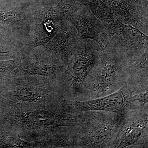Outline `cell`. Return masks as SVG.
<instances>
[{"mask_svg": "<svg viewBox=\"0 0 148 148\" xmlns=\"http://www.w3.org/2000/svg\"><path fill=\"white\" fill-rule=\"evenodd\" d=\"M145 106L131 109L125 113L110 148L147 147L148 108H144Z\"/></svg>", "mask_w": 148, "mask_h": 148, "instance_id": "obj_5", "label": "cell"}, {"mask_svg": "<svg viewBox=\"0 0 148 148\" xmlns=\"http://www.w3.org/2000/svg\"><path fill=\"white\" fill-rule=\"evenodd\" d=\"M134 91L127 81L118 90L103 97L85 101H66L78 112L102 111L124 115L130 110L140 107L132 100Z\"/></svg>", "mask_w": 148, "mask_h": 148, "instance_id": "obj_6", "label": "cell"}, {"mask_svg": "<svg viewBox=\"0 0 148 148\" xmlns=\"http://www.w3.org/2000/svg\"><path fill=\"white\" fill-rule=\"evenodd\" d=\"M127 63L115 50L101 49L98 61L87 77L78 101L100 98L119 89L128 80Z\"/></svg>", "mask_w": 148, "mask_h": 148, "instance_id": "obj_1", "label": "cell"}, {"mask_svg": "<svg viewBox=\"0 0 148 148\" xmlns=\"http://www.w3.org/2000/svg\"><path fill=\"white\" fill-rule=\"evenodd\" d=\"M78 32L69 20H63L57 33L44 45L51 54L67 66L81 39Z\"/></svg>", "mask_w": 148, "mask_h": 148, "instance_id": "obj_11", "label": "cell"}, {"mask_svg": "<svg viewBox=\"0 0 148 148\" xmlns=\"http://www.w3.org/2000/svg\"><path fill=\"white\" fill-rule=\"evenodd\" d=\"M135 91L132 94V99L134 102H138L140 105L142 106H145L148 103V89L145 92Z\"/></svg>", "mask_w": 148, "mask_h": 148, "instance_id": "obj_13", "label": "cell"}, {"mask_svg": "<svg viewBox=\"0 0 148 148\" xmlns=\"http://www.w3.org/2000/svg\"><path fill=\"white\" fill-rule=\"evenodd\" d=\"M77 29L81 38L93 40L101 49H111L110 38L103 23L82 5L69 20Z\"/></svg>", "mask_w": 148, "mask_h": 148, "instance_id": "obj_10", "label": "cell"}, {"mask_svg": "<svg viewBox=\"0 0 148 148\" xmlns=\"http://www.w3.org/2000/svg\"><path fill=\"white\" fill-rule=\"evenodd\" d=\"M101 49L93 40L81 39L56 82V90L62 98L79 100L87 77L98 61Z\"/></svg>", "mask_w": 148, "mask_h": 148, "instance_id": "obj_2", "label": "cell"}, {"mask_svg": "<svg viewBox=\"0 0 148 148\" xmlns=\"http://www.w3.org/2000/svg\"><path fill=\"white\" fill-rule=\"evenodd\" d=\"M13 83V103L27 104L45 103L53 99L50 95L56 92L50 83L53 80L35 75H21L12 77ZM56 90V89H55Z\"/></svg>", "mask_w": 148, "mask_h": 148, "instance_id": "obj_7", "label": "cell"}, {"mask_svg": "<svg viewBox=\"0 0 148 148\" xmlns=\"http://www.w3.org/2000/svg\"><path fill=\"white\" fill-rule=\"evenodd\" d=\"M87 8L97 18L103 23L110 36L116 27V23L112 10L103 0H77Z\"/></svg>", "mask_w": 148, "mask_h": 148, "instance_id": "obj_12", "label": "cell"}, {"mask_svg": "<svg viewBox=\"0 0 148 148\" xmlns=\"http://www.w3.org/2000/svg\"><path fill=\"white\" fill-rule=\"evenodd\" d=\"M124 118L115 113L89 111L88 118L80 128L77 147L110 148Z\"/></svg>", "mask_w": 148, "mask_h": 148, "instance_id": "obj_3", "label": "cell"}, {"mask_svg": "<svg viewBox=\"0 0 148 148\" xmlns=\"http://www.w3.org/2000/svg\"><path fill=\"white\" fill-rule=\"evenodd\" d=\"M114 17L116 27L110 36L111 49L127 61L147 51L148 35L131 25L121 23L114 14Z\"/></svg>", "mask_w": 148, "mask_h": 148, "instance_id": "obj_8", "label": "cell"}, {"mask_svg": "<svg viewBox=\"0 0 148 148\" xmlns=\"http://www.w3.org/2000/svg\"><path fill=\"white\" fill-rule=\"evenodd\" d=\"M123 24L148 35V0H103Z\"/></svg>", "mask_w": 148, "mask_h": 148, "instance_id": "obj_9", "label": "cell"}, {"mask_svg": "<svg viewBox=\"0 0 148 148\" xmlns=\"http://www.w3.org/2000/svg\"><path fill=\"white\" fill-rule=\"evenodd\" d=\"M66 66L47 50L44 45L29 51L21 59L12 77L21 75L39 76L55 81L64 73Z\"/></svg>", "mask_w": 148, "mask_h": 148, "instance_id": "obj_4", "label": "cell"}]
</instances>
